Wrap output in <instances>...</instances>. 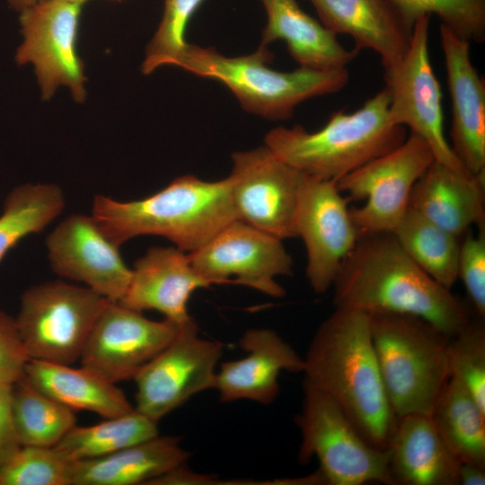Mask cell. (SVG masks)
I'll list each match as a JSON object with an SVG mask.
<instances>
[{
  "mask_svg": "<svg viewBox=\"0 0 485 485\" xmlns=\"http://www.w3.org/2000/svg\"><path fill=\"white\" fill-rule=\"evenodd\" d=\"M332 288L336 307L415 315L449 337L472 318L466 305L419 267L392 232L360 235Z\"/></svg>",
  "mask_w": 485,
  "mask_h": 485,
  "instance_id": "obj_1",
  "label": "cell"
},
{
  "mask_svg": "<svg viewBox=\"0 0 485 485\" xmlns=\"http://www.w3.org/2000/svg\"><path fill=\"white\" fill-rule=\"evenodd\" d=\"M303 373L339 405L369 445L388 449L398 418L381 378L368 313L336 307L315 331Z\"/></svg>",
  "mask_w": 485,
  "mask_h": 485,
  "instance_id": "obj_2",
  "label": "cell"
},
{
  "mask_svg": "<svg viewBox=\"0 0 485 485\" xmlns=\"http://www.w3.org/2000/svg\"><path fill=\"white\" fill-rule=\"evenodd\" d=\"M92 216L105 236L119 247L137 236L154 235L188 253L238 219L227 177L207 181L191 174L177 177L163 190L140 199L123 202L96 195Z\"/></svg>",
  "mask_w": 485,
  "mask_h": 485,
  "instance_id": "obj_3",
  "label": "cell"
},
{
  "mask_svg": "<svg viewBox=\"0 0 485 485\" xmlns=\"http://www.w3.org/2000/svg\"><path fill=\"white\" fill-rule=\"evenodd\" d=\"M390 101L384 87L353 112H333L317 131L301 125L275 128L266 134L264 145L302 173L338 181L407 137L405 128L390 120Z\"/></svg>",
  "mask_w": 485,
  "mask_h": 485,
  "instance_id": "obj_4",
  "label": "cell"
},
{
  "mask_svg": "<svg viewBox=\"0 0 485 485\" xmlns=\"http://www.w3.org/2000/svg\"><path fill=\"white\" fill-rule=\"evenodd\" d=\"M273 57L263 45L249 55L225 57L214 48L189 44L175 66L222 83L246 111L269 120L288 119L303 101L338 93L348 82L347 67L280 72L268 66Z\"/></svg>",
  "mask_w": 485,
  "mask_h": 485,
  "instance_id": "obj_5",
  "label": "cell"
},
{
  "mask_svg": "<svg viewBox=\"0 0 485 485\" xmlns=\"http://www.w3.org/2000/svg\"><path fill=\"white\" fill-rule=\"evenodd\" d=\"M368 315L378 368L395 416L429 415L450 378V337L415 315Z\"/></svg>",
  "mask_w": 485,
  "mask_h": 485,
  "instance_id": "obj_6",
  "label": "cell"
},
{
  "mask_svg": "<svg viewBox=\"0 0 485 485\" xmlns=\"http://www.w3.org/2000/svg\"><path fill=\"white\" fill-rule=\"evenodd\" d=\"M303 392L295 419L301 433L298 461L307 463L316 457L329 485H392L388 451L369 445L339 405L304 379Z\"/></svg>",
  "mask_w": 485,
  "mask_h": 485,
  "instance_id": "obj_7",
  "label": "cell"
},
{
  "mask_svg": "<svg viewBox=\"0 0 485 485\" xmlns=\"http://www.w3.org/2000/svg\"><path fill=\"white\" fill-rule=\"evenodd\" d=\"M109 301L88 287L59 280L26 289L15 321L29 358L63 365L80 359Z\"/></svg>",
  "mask_w": 485,
  "mask_h": 485,
  "instance_id": "obj_8",
  "label": "cell"
},
{
  "mask_svg": "<svg viewBox=\"0 0 485 485\" xmlns=\"http://www.w3.org/2000/svg\"><path fill=\"white\" fill-rule=\"evenodd\" d=\"M434 161L428 143L410 133L396 148L336 181L348 199L365 201L349 208L359 236L394 230L409 208L414 184Z\"/></svg>",
  "mask_w": 485,
  "mask_h": 485,
  "instance_id": "obj_9",
  "label": "cell"
},
{
  "mask_svg": "<svg viewBox=\"0 0 485 485\" xmlns=\"http://www.w3.org/2000/svg\"><path fill=\"white\" fill-rule=\"evenodd\" d=\"M83 5L71 0H39L19 13L22 41L15 61L33 66L44 101L60 86L68 88L76 102L86 98L87 78L76 46Z\"/></svg>",
  "mask_w": 485,
  "mask_h": 485,
  "instance_id": "obj_10",
  "label": "cell"
},
{
  "mask_svg": "<svg viewBox=\"0 0 485 485\" xmlns=\"http://www.w3.org/2000/svg\"><path fill=\"white\" fill-rule=\"evenodd\" d=\"M224 345L198 336L194 320L135 375L136 410L159 422L194 395L214 389Z\"/></svg>",
  "mask_w": 485,
  "mask_h": 485,
  "instance_id": "obj_11",
  "label": "cell"
},
{
  "mask_svg": "<svg viewBox=\"0 0 485 485\" xmlns=\"http://www.w3.org/2000/svg\"><path fill=\"white\" fill-rule=\"evenodd\" d=\"M429 15L414 23L410 47L401 60L384 71L390 93L389 118L392 124L408 127L410 133L430 146L435 161L472 175L454 153L444 130L441 87L428 53Z\"/></svg>",
  "mask_w": 485,
  "mask_h": 485,
  "instance_id": "obj_12",
  "label": "cell"
},
{
  "mask_svg": "<svg viewBox=\"0 0 485 485\" xmlns=\"http://www.w3.org/2000/svg\"><path fill=\"white\" fill-rule=\"evenodd\" d=\"M227 177L237 218L280 240L296 237L295 216L304 173L266 145L232 154Z\"/></svg>",
  "mask_w": 485,
  "mask_h": 485,
  "instance_id": "obj_13",
  "label": "cell"
},
{
  "mask_svg": "<svg viewBox=\"0 0 485 485\" xmlns=\"http://www.w3.org/2000/svg\"><path fill=\"white\" fill-rule=\"evenodd\" d=\"M188 254L210 285L234 283L276 298L286 295L276 278L293 273L292 258L282 240L239 219Z\"/></svg>",
  "mask_w": 485,
  "mask_h": 485,
  "instance_id": "obj_14",
  "label": "cell"
},
{
  "mask_svg": "<svg viewBox=\"0 0 485 485\" xmlns=\"http://www.w3.org/2000/svg\"><path fill=\"white\" fill-rule=\"evenodd\" d=\"M336 181L304 174L295 216V236L306 250L305 274L316 294L332 287L342 263L359 233Z\"/></svg>",
  "mask_w": 485,
  "mask_h": 485,
  "instance_id": "obj_15",
  "label": "cell"
},
{
  "mask_svg": "<svg viewBox=\"0 0 485 485\" xmlns=\"http://www.w3.org/2000/svg\"><path fill=\"white\" fill-rule=\"evenodd\" d=\"M180 325L147 319L141 312L109 301L87 339L81 366L114 384L134 379L173 339Z\"/></svg>",
  "mask_w": 485,
  "mask_h": 485,
  "instance_id": "obj_16",
  "label": "cell"
},
{
  "mask_svg": "<svg viewBox=\"0 0 485 485\" xmlns=\"http://www.w3.org/2000/svg\"><path fill=\"white\" fill-rule=\"evenodd\" d=\"M46 247L58 276L82 282L110 301L118 302L124 295L132 269L92 215L74 214L62 220L48 234Z\"/></svg>",
  "mask_w": 485,
  "mask_h": 485,
  "instance_id": "obj_17",
  "label": "cell"
},
{
  "mask_svg": "<svg viewBox=\"0 0 485 485\" xmlns=\"http://www.w3.org/2000/svg\"><path fill=\"white\" fill-rule=\"evenodd\" d=\"M452 105L451 147L465 169L485 179V81L472 63L471 42L440 25Z\"/></svg>",
  "mask_w": 485,
  "mask_h": 485,
  "instance_id": "obj_18",
  "label": "cell"
},
{
  "mask_svg": "<svg viewBox=\"0 0 485 485\" xmlns=\"http://www.w3.org/2000/svg\"><path fill=\"white\" fill-rule=\"evenodd\" d=\"M239 345L247 355L224 361L216 370L214 389L222 402L248 400L271 404L279 393L280 373H303L304 357L271 329H249Z\"/></svg>",
  "mask_w": 485,
  "mask_h": 485,
  "instance_id": "obj_19",
  "label": "cell"
},
{
  "mask_svg": "<svg viewBox=\"0 0 485 485\" xmlns=\"http://www.w3.org/2000/svg\"><path fill=\"white\" fill-rule=\"evenodd\" d=\"M210 283L191 265L188 252L177 247L154 246L134 263L129 284L118 301L129 309L154 310L176 324L193 318L188 303L192 294Z\"/></svg>",
  "mask_w": 485,
  "mask_h": 485,
  "instance_id": "obj_20",
  "label": "cell"
},
{
  "mask_svg": "<svg viewBox=\"0 0 485 485\" xmlns=\"http://www.w3.org/2000/svg\"><path fill=\"white\" fill-rule=\"evenodd\" d=\"M309 1L329 31L350 36L359 51H375L384 71L394 67L406 54L412 29L391 0Z\"/></svg>",
  "mask_w": 485,
  "mask_h": 485,
  "instance_id": "obj_21",
  "label": "cell"
},
{
  "mask_svg": "<svg viewBox=\"0 0 485 485\" xmlns=\"http://www.w3.org/2000/svg\"><path fill=\"white\" fill-rule=\"evenodd\" d=\"M387 451L392 485H458L461 462L429 415L399 418Z\"/></svg>",
  "mask_w": 485,
  "mask_h": 485,
  "instance_id": "obj_22",
  "label": "cell"
},
{
  "mask_svg": "<svg viewBox=\"0 0 485 485\" xmlns=\"http://www.w3.org/2000/svg\"><path fill=\"white\" fill-rule=\"evenodd\" d=\"M484 185L485 179L434 161L414 184L409 207L460 238L485 225Z\"/></svg>",
  "mask_w": 485,
  "mask_h": 485,
  "instance_id": "obj_23",
  "label": "cell"
},
{
  "mask_svg": "<svg viewBox=\"0 0 485 485\" xmlns=\"http://www.w3.org/2000/svg\"><path fill=\"white\" fill-rule=\"evenodd\" d=\"M267 13L261 44L283 40L301 67L330 70L347 67L359 50L348 49L322 22L306 13L296 0H260Z\"/></svg>",
  "mask_w": 485,
  "mask_h": 485,
  "instance_id": "obj_24",
  "label": "cell"
},
{
  "mask_svg": "<svg viewBox=\"0 0 485 485\" xmlns=\"http://www.w3.org/2000/svg\"><path fill=\"white\" fill-rule=\"evenodd\" d=\"M190 456L179 437L157 435L102 457L72 462L71 485L150 484Z\"/></svg>",
  "mask_w": 485,
  "mask_h": 485,
  "instance_id": "obj_25",
  "label": "cell"
},
{
  "mask_svg": "<svg viewBox=\"0 0 485 485\" xmlns=\"http://www.w3.org/2000/svg\"><path fill=\"white\" fill-rule=\"evenodd\" d=\"M23 376L34 387L73 410H88L110 419L135 409L116 384L84 366L75 368L71 365L30 359Z\"/></svg>",
  "mask_w": 485,
  "mask_h": 485,
  "instance_id": "obj_26",
  "label": "cell"
},
{
  "mask_svg": "<svg viewBox=\"0 0 485 485\" xmlns=\"http://www.w3.org/2000/svg\"><path fill=\"white\" fill-rule=\"evenodd\" d=\"M429 417L461 463L485 468V409L456 377L450 376Z\"/></svg>",
  "mask_w": 485,
  "mask_h": 485,
  "instance_id": "obj_27",
  "label": "cell"
},
{
  "mask_svg": "<svg viewBox=\"0 0 485 485\" xmlns=\"http://www.w3.org/2000/svg\"><path fill=\"white\" fill-rule=\"evenodd\" d=\"M159 435L157 422L135 409L96 425H75L54 446L69 462L102 457Z\"/></svg>",
  "mask_w": 485,
  "mask_h": 485,
  "instance_id": "obj_28",
  "label": "cell"
},
{
  "mask_svg": "<svg viewBox=\"0 0 485 485\" xmlns=\"http://www.w3.org/2000/svg\"><path fill=\"white\" fill-rule=\"evenodd\" d=\"M411 260L434 280L451 289L457 280L460 238L408 208L392 232Z\"/></svg>",
  "mask_w": 485,
  "mask_h": 485,
  "instance_id": "obj_29",
  "label": "cell"
},
{
  "mask_svg": "<svg viewBox=\"0 0 485 485\" xmlns=\"http://www.w3.org/2000/svg\"><path fill=\"white\" fill-rule=\"evenodd\" d=\"M12 416L21 445L54 447L76 425L73 410L34 387L24 376L13 384Z\"/></svg>",
  "mask_w": 485,
  "mask_h": 485,
  "instance_id": "obj_30",
  "label": "cell"
},
{
  "mask_svg": "<svg viewBox=\"0 0 485 485\" xmlns=\"http://www.w3.org/2000/svg\"><path fill=\"white\" fill-rule=\"evenodd\" d=\"M64 208V193L57 184L27 183L14 188L0 216V261L22 238L43 231Z\"/></svg>",
  "mask_w": 485,
  "mask_h": 485,
  "instance_id": "obj_31",
  "label": "cell"
},
{
  "mask_svg": "<svg viewBox=\"0 0 485 485\" xmlns=\"http://www.w3.org/2000/svg\"><path fill=\"white\" fill-rule=\"evenodd\" d=\"M407 25L413 29L422 15L434 14L469 42L485 40V0H391Z\"/></svg>",
  "mask_w": 485,
  "mask_h": 485,
  "instance_id": "obj_32",
  "label": "cell"
},
{
  "mask_svg": "<svg viewBox=\"0 0 485 485\" xmlns=\"http://www.w3.org/2000/svg\"><path fill=\"white\" fill-rule=\"evenodd\" d=\"M205 0H164L158 28L148 43L141 66L150 75L163 66H176L188 45L185 38L189 21Z\"/></svg>",
  "mask_w": 485,
  "mask_h": 485,
  "instance_id": "obj_33",
  "label": "cell"
},
{
  "mask_svg": "<svg viewBox=\"0 0 485 485\" xmlns=\"http://www.w3.org/2000/svg\"><path fill=\"white\" fill-rule=\"evenodd\" d=\"M450 376L456 377L485 409V323L471 318L448 343Z\"/></svg>",
  "mask_w": 485,
  "mask_h": 485,
  "instance_id": "obj_34",
  "label": "cell"
},
{
  "mask_svg": "<svg viewBox=\"0 0 485 485\" xmlns=\"http://www.w3.org/2000/svg\"><path fill=\"white\" fill-rule=\"evenodd\" d=\"M71 463L54 447L21 445L0 464V485H71Z\"/></svg>",
  "mask_w": 485,
  "mask_h": 485,
  "instance_id": "obj_35",
  "label": "cell"
},
{
  "mask_svg": "<svg viewBox=\"0 0 485 485\" xmlns=\"http://www.w3.org/2000/svg\"><path fill=\"white\" fill-rule=\"evenodd\" d=\"M460 241L457 279H461L478 316L485 317V225L468 229Z\"/></svg>",
  "mask_w": 485,
  "mask_h": 485,
  "instance_id": "obj_36",
  "label": "cell"
},
{
  "mask_svg": "<svg viewBox=\"0 0 485 485\" xmlns=\"http://www.w3.org/2000/svg\"><path fill=\"white\" fill-rule=\"evenodd\" d=\"M29 360L15 318L0 309V382L14 384L23 377Z\"/></svg>",
  "mask_w": 485,
  "mask_h": 485,
  "instance_id": "obj_37",
  "label": "cell"
},
{
  "mask_svg": "<svg viewBox=\"0 0 485 485\" xmlns=\"http://www.w3.org/2000/svg\"><path fill=\"white\" fill-rule=\"evenodd\" d=\"M13 384L0 382V464L20 447L12 416Z\"/></svg>",
  "mask_w": 485,
  "mask_h": 485,
  "instance_id": "obj_38",
  "label": "cell"
},
{
  "mask_svg": "<svg viewBox=\"0 0 485 485\" xmlns=\"http://www.w3.org/2000/svg\"><path fill=\"white\" fill-rule=\"evenodd\" d=\"M485 468L470 463H461L458 470V485H484Z\"/></svg>",
  "mask_w": 485,
  "mask_h": 485,
  "instance_id": "obj_39",
  "label": "cell"
},
{
  "mask_svg": "<svg viewBox=\"0 0 485 485\" xmlns=\"http://www.w3.org/2000/svg\"><path fill=\"white\" fill-rule=\"evenodd\" d=\"M38 1L39 0H7L10 7L18 13L29 8Z\"/></svg>",
  "mask_w": 485,
  "mask_h": 485,
  "instance_id": "obj_40",
  "label": "cell"
},
{
  "mask_svg": "<svg viewBox=\"0 0 485 485\" xmlns=\"http://www.w3.org/2000/svg\"><path fill=\"white\" fill-rule=\"evenodd\" d=\"M71 1L78 2V3H81V4H84L88 0H71ZM109 1L121 2V1H124V0H109Z\"/></svg>",
  "mask_w": 485,
  "mask_h": 485,
  "instance_id": "obj_41",
  "label": "cell"
}]
</instances>
